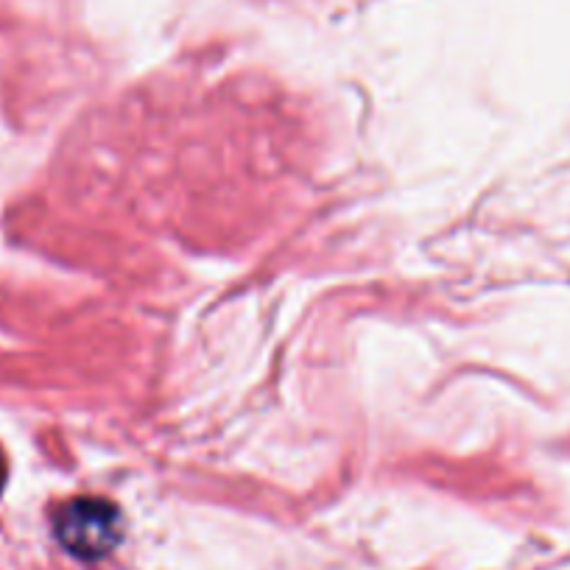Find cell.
<instances>
[{
	"label": "cell",
	"mask_w": 570,
	"mask_h": 570,
	"mask_svg": "<svg viewBox=\"0 0 570 570\" xmlns=\"http://www.w3.org/2000/svg\"><path fill=\"white\" fill-rule=\"evenodd\" d=\"M53 531L65 551L76 559L96 562L118 546L120 514L104 498H76L57 512Z\"/></svg>",
	"instance_id": "1"
},
{
	"label": "cell",
	"mask_w": 570,
	"mask_h": 570,
	"mask_svg": "<svg viewBox=\"0 0 570 570\" xmlns=\"http://www.w3.org/2000/svg\"><path fill=\"white\" fill-rule=\"evenodd\" d=\"M3 484H7V462L0 456V490H3Z\"/></svg>",
	"instance_id": "2"
}]
</instances>
